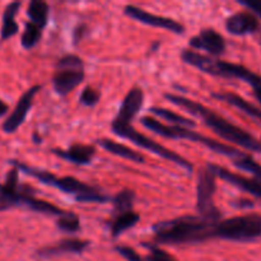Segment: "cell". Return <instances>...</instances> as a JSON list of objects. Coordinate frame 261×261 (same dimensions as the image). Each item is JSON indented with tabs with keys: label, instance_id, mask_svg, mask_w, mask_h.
Wrapping results in <instances>:
<instances>
[{
	"label": "cell",
	"instance_id": "obj_1",
	"mask_svg": "<svg viewBox=\"0 0 261 261\" xmlns=\"http://www.w3.org/2000/svg\"><path fill=\"white\" fill-rule=\"evenodd\" d=\"M165 98L170 101L171 103L176 105V106L188 111L189 114L200 117L206 126L211 127L217 135L223 138L227 142L233 143V144L240 145V147L245 148L247 150H251V152L261 153V143L259 140L255 139L251 134L245 132L244 129L229 122L224 117L219 116L214 111L206 109L203 105L198 103L195 101H191V99L186 98V97L176 96V94L171 93H166Z\"/></svg>",
	"mask_w": 261,
	"mask_h": 261
},
{
	"label": "cell",
	"instance_id": "obj_2",
	"mask_svg": "<svg viewBox=\"0 0 261 261\" xmlns=\"http://www.w3.org/2000/svg\"><path fill=\"white\" fill-rule=\"evenodd\" d=\"M217 223L218 222L206 221L199 216H184L154 224L153 233L158 244H199L213 239Z\"/></svg>",
	"mask_w": 261,
	"mask_h": 261
},
{
	"label": "cell",
	"instance_id": "obj_3",
	"mask_svg": "<svg viewBox=\"0 0 261 261\" xmlns=\"http://www.w3.org/2000/svg\"><path fill=\"white\" fill-rule=\"evenodd\" d=\"M181 59L184 63L199 69L200 71L211 74L214 76H223V78H234L241 79L250 84L254 91L255 97L261 103V76L252 73L250 69L239 64L227 63V61L218 60V59L211 58V56L201 55L191 50H184L181 53Z\"/></svg>",
	"mask_w": 261,
	"mask_h": 261
},
{
	"label": "cell",
	"instance_id": "obj_4",
	"mask_svg": "<svg viewBox=\"0 0 261 261\" xmlns=\"http://www.w3.org/2000/svg\"><path fill=\"white\" fill-rule=\"evenodd\" d=\"M12 165L18 171H23L24 173L32 176V177L41 181L45 185L54 186V188L59 189L63 193L73 195L76 201L99 204L109 201V198L105 194H102L98 189L93 188L91 185H87V184L82 182V181L76 180L74 177H70V176H66V177H56L54 173L48 172V171L38 170V168L31 167V166L25 165V163L17 162V161H12Z\"/></svg>",
	"mask_w": 261,
	"mask_h": 261
},
{
	"label": "cell",
	"instance_id": "obj_5",
	"mask_svg": "<svg viewBox=\"0 0 261 261\" xmlns=\"http://www.w3.org/2000/svg\"><path fill=\"white\" fill-rule=\"evenodd\" d=\"M140 122L147 127L148 130H152L155 134L161 135V137L168 138V139H186L191 140V142L200 143V144L205 145L206 148L212 149L213 152L218 153V154H223L229 157L231 160H234L237 155L240 154V150L233 147L219 143L217 140L211 139L200 135L199 133L193 132L189 127L184 126H175V125H165L163 122H160L158 120L153 119L150 116H144L140 119Z\"/></svg>",
	"mask_w": 261,
	"mask_h": 261
},
{
	"label": "cell",
	"instance_id": "obj_6",
	"mask_svg": "<svg viewBox=\"0 0 261 261\" xmlns=\"http://www.w3.org/2000/svg\"><path fill=\"white\" fill-rule=\"evenodd\" d=\"M213 239L249 242L261 239V216L246 214L222 219L214 227Z\"/></svg>",
	"mask_w": 261,
	"mask_h": 261
},
{
	"label": "cell",
	"instance_id": "obj_7",
	"mask_svg": "<svg viewBox=\"0 0 261 261\" xmlns=\"http://www.w3.org/2000/svg\"><path fill=\"white\" fill-rule=\"evenodd\" d=\"M111 129L112 132H114V134L117 135V137L130 140V142L139 145L143 149L149 150V152L154 153V154L160 155V157L165 158V160H168L171 161V162L176 163V165L181 166V167L185 168L188 172H193V163H190L188 160L181 157L180 154H177V153L173 152V150H170L168 148L161 145L160 143L154 142L153 139L148 138L147 135L139 133L137 129H134V127L132 126V124H122V122H117L112 120Z\"/></svg>",
	"mask_w": 261,
	"mask_h": 261
},
{
	"label": "cell",
	"instance_id": "obj_8",
	"mask_svg": "<svg viewBox=\"0 0 261 261\" xmlns=\"http://www.w3.org/2000/svg\"><path fill=\"white\" fill-rule=\"evenodd\" d=\"M84 81V63L79 56H63L56 64V71L53 76V84L56 93L66 96Z\"/></svg>",
	"mask_w": 261,
	"mask_h": 261
},
{
	"label": "cell",
	"instance_id": "obj_9",
	"mask_svg": "<svg viewBox=\"0 0 261 261\" xmlns=\"http://www.w3.org/2000/svg\"><path fill=\"white\" fill-rule=\"evenodd\" d=\"M216 175L206 165L205 168L199 172L198 185H196V209L199 217L212 222L222 221V213L214 204L217 184Z\"/></svg>",
	"mask_w": 261,
	"mask_h": 261
},
{
	"label": "cell",
	"instance_id": "obj_10",
	"mask_svg": "<svg viewBox=\"0 0 261 261\" xmlns=\"http://www.w3.org/2000/svg\"><path fill=\"white\" fill-rule=\"evenodd\" d=\"M124 13L127 17L133 18V19L143 23V24L150 25V27L163 28V30L177 33V35H181V33H184V31H185V27H184L181 23H178L177 20L172 19V18L152 14V13L145 12L144 9L135 7V5H126L124 9Z\"/></svg>",
	"mask_w": 261,
	"mask_h": 261
},
{
	"label": "cell",
	"instance_id": "obj_11",
	"mask_svg": "<svg viewBox=\"0 0 261 261\" xmlns=\"http://www.w3.org/2000/svg\"><path fill=\"white\" fill-rule=\"evenodd\" d=\"M40 91V86H33L30 89L24 92L22 94L19 99H18V103L15 106V109L13 110L12 114L8 116V119L5 120L4 124H3V130H4L7 134H12L14 133L20 125L24 122L25 117H27L28 112H30L31 107H32L33 98H35L36 94Z\"/></svg>",
	"mask_w": 261,
	"mask_h": 261
},
{
	"label": "cell",
	"instance_id": "obj_12",
	"mask_svg": "<svg viewBox=\"0 0 261 261\" xmlns=\"http://www.w3.org/2000/svg\"><path fill=\"white\" fill-rule=\"evenodd\" d=\"M189 45L195 50L205 51L212 56H219L226 51V41L221 33L217 32L213 28H205L200 31V33L194 36Z\"/></svg>",
	"mask_w": 261,
	"mask_h": 261
},
{
	"label": "cell",
	"instance_id": "obj_13",
	"mask_svg": "<svg viewBox=\"0 0 261 261\" xmlns=\"http://www.w3.org/2000/svg\"><path fill=\"white\" fill-rule=\"evenodd\" d=\"M208 167L211 168L212 172L216 175V177L222 178V180L227 181V182L231 184V185L236 186V188L241 189V190L252 194V195L261 199V185L257 184L255 180H250V178L244 177V176L231 172L229 170L221 167V166L208 165Z\"/></svg>",
	"mask_w": 261,
	"mask_h": 261
},
{
	"label": "cell",
	"instance_id": "obj_14",
	"mask_svg": "<svg viewBox=\"0 0 261 261\" xmlns=\"http://www.w3.org/2000/svg\"><path fill=\"white\" fill-rule=\"evenodd\" d=\"M260 22L256 15L252 13L244 10L236 14L231 15L226 20V28L231 35L234 36H246L255 33L259 28Z\"/></svg>",
	"mask_w": 261,
	"mask_h": 261
},
{
	"label": "cell",
	"instance_id": "obj_15",
	"mask_svg": "<svg viewBox=\"0 0 261 261\" xmlns=\"http://www.w3.org/2000/svg\"><path fill=\"white\" fill-rule=\"evenodd\" d=\"M144 102V93L140 88H132L122 101L119 114L115 117L114 121L122 122V124H132L133 119L140 111Z\"/></svg>",
	"mask_w": 261,
	"mask_h": 261
},
{
	"label": "cell",
	"instance_id": "obj_16",
	"mask_svg": "<svg viewBox=\"0 0 261 261\" xmlns=\"http://www.w3.org/2000/svg\"><path fill=\"white\" fill-rule=\"evenodd\" d=\"M89 242L79 239H65L61 240L53 246H46L38 250L41 257H53L61 254H82L88 247Z\"/></svg>",
	"mask_w": 261,
	"mask_h": 261
},
{
	"label": "cell",
	"instance_id": "obj_17",
	"mask_svg": "<svg viewBox=\"0 0 261 261\" xmlns=\"http://www.w3.org/2000/svg\"><path fill=\"white\" fill-rule=\"evenodd\" d=\"M53 153L63 160L75 163V165H88L96 153V148L93 145L79 144L78 143V144L70 145L69 149L66 150L53 149Z\"/></svg>",
	"mask_w": 261,
	"mask_h": 261
},
{
	"label": "cell",
	"instance_id": "obj_18",
	"mask_svg": "<svg viewBox=\"0 0 261 261\" xmlns=\"http://www.w3.org/2000/svg\"><path fill=\"white\" fill-rule=\"evenodd\" d=\"M212 97L219 99V101L226 102V103L228 105H232L233 107L239 109L240 111L246 114L247 116L261 121V109L254 106V105L250 103V102H247L246 99L240 97L239 94L232 93V92H218V93H212Z\"/></svg>",
	"mask_w": 261,
	"mask_h": 261
},
{
	"label": "cell",
	"instance_id": "obj_19",
	"mask_svg": "<svg viewBox=\"0 0 261 261\" xmlns=\"http://www.w3.org/2000/svg\"><path fill=\"white\" fill-rule=\"evenodd\" d=\"M97 143H98L105 150H107V152L112 153V154L115 155H119V157L121 158H125V160L133 161V162L137 163H144L145 161L142 153L137 152V150L132 149V148L126 147V145L121 144V143H116L114 142V140L110 139H101Z\"/></svg>",
	"mask_w": 261,
	"mask_h": 261
},
{
	"label": "cell",
	"instance_id": "obj_20",
	"mask_svg": "<svg viewBox=\"0 0 261 261\" xmlns=\"http://www.w3.org/2000/svg\"><path fill=\"white\" fill-rule=\"evenodd\" d=\"M20 7V2H13L7 5L3 14V25L2 32H0V40L7 41L8 38L13 37L18 33V24L15 22V14L18 13V9Z\"/></svg>",
	"mask_w": 261,
	"mask_h": 261
},
{
	"label": "cell",
	"instance_id": "obj_21",
	"mask_svg": "<svg viewBox=\"0 0 261 261\" xmlns=\"http://www.w3.org/2000/svg\"><path fill=\"white\" fill-rule=\"evenodd\" d=\"M140 216L135 212H125V213H120L114 216L111 221V234L114 239L121 236V233H124L127 229L133 228L135 224L139 222Z\"/></svg>",
	"mask_w": 261,
	"mask_h": 261
},
{
	"label": "cell",
	"instance_id": "obj_22",
	"mask_svg": "<svg viewBox=\"0 0 261 261\" xmlns=\"http://www.w3.org/2000/svg\"><path fill=\"white\" fill-rule=\"evenodd\" d=\"M27 14L30 17L31 23L43 30L47 24L48 18V4L42 0H32L28 5Z\"/></svg>",
	"mask_w": 261,
	"mask_h": 261
},
{
	"label": "cell",
	"instance_id": "obj_23",
	"mask_svg": "<svg viewBox=\"0 0 261 261\" xmlns=\"http://www.w3.org/2000/svg\"><path fill=\"white\" fill-rule=\"evenodd\" d=\"M152 114L157 115L161 119H163L165 121L171 122V125H175V126H184V127H195V122L193 120L188 119V117L182 116V115H178L176 112L170 111L167 109H163V107H152L149 110Z\"/></svg>",
	"mask_w": 261,
	"mask_h": 261
},
{
	"label": "cell",
	"instance_id": "obj_24",
	"mask_svg": "<svg viewBox=\"0 0 261 261\" xmlns=\"http://www.w3.org/2000/svg\"><path fill=\"white\" fill-rule=\"evenodd\" d=\"M233 165L242 171H246L254 175V180L261 185V165L256 162L251 155L242 153L241 157L233 161Z\"/></svg>",
	"mask_w": 261,
	"mask_h": 261
},
{
	"label": "cell",
	"instance_id": "obj_25",
	"mask_svg": "<svg viewBox=\"0 0 261 261\" xmlns=\"http://www.w3.org/2000/svg\"><path fill=\"white\" fill-rule=\"evenodd\" d=\"M134 199H135V194L133 193L132 190L120 191L119 194H116L114 200H112V204H114V212H112V214L116 216V214L133 211Z\"/></svg>",
	"mask_w": 261,
	"mask_h": 261
},
{
	"label": "cell",
	"instance_id": "obj_26",
	"mask_svg": "<svg viewBox=\"0 0 261 261\" xmlns=\"http://www.w3.org/2000/svg\"><path fill=\"white\" fill-rule=\"evenodd\" d=\"M41 35H42V30L38 28L37 25L33 24V23L27 22L24 25V31H23V35H22V46L24 48H32L35 47L36 45L40 41Z\"/></svg>",
	"mask_w": 261,
	"mask_h": 261
},
{
	"label": "cell",
	"instance_id": "obj_27",
	"mask_svg": "<svg viewBox=\"0 0 261 261\" xmlns=\"http://www.w3.org/2000/svg\"><path fill=\"white\" fill-rule=\"evenodd\" d=\"M56 226L63 232L74 233V232L79 231V228H81V221H79L76 214L71 213V212H65L63 216L58 218Z\"/></svg>",
	"mask_w": 261,
	"mask_h": 261
},
{
	"label": "cell",
	"instance_id": "obj_28",
	"mask_svg": "<svg viewBox=\"0 0 261 261\" xmlns=\"http://www.w3.org/2000/svg\"><path fill=\"white\" fill-rule=\"evenodd\" d=\"M143 246L149 250V254L144 257L145 261H177L172 255H170L167 251L155 246V245L143 244Z\"/></svg>",
	"mask_w": 261,
	"mask_h": 261
},
{
	"label": "cell",
	"instance_id": "obj_29",
	"mask_svg": "<svg viewBox=\"0 0 261 261\" xmlns=\"http://www.w3.org/2000/svg\"><path fill=\"white\" fill-rule=\"evenodd\" d=\"M99 98H101V93L97 89L92 88V87H87L83 89L81 97H79V102L84 106H94L98 103Z\"/></svg>",
	"mask_w": 261,
	"mask_h": 261
},
{
	"label": "cell",
	"instance_id": "obj_30",
	"mask_svg": "<svg viewBox=\"0 0 261 261\" xmlns=\"http://www.w3.org/2000/svg\"><path fill=\"white\" fill-rule=\"evenodd\" d=\"M115 250L127 261H145L144 257L140 256L134 249H132L129 246H122V245H120V246L115 247Z\"/></svg>",
	"mask_w": 261,
	"mask_h": 261
},
{
	"label": "cell",
	"instance_id": "obj_31",
	"mask_svg": "<svg viewBox=\"0 0 261 261\" xmlns=\"http://www.w3.org/2000/svg\"><path fill=\"white\" fill-rule=\"evenodd\" d=\"M239 3L261 18V0H240Z\"/></svg>",
	"mask_w": 261,
	"mask_h": 261
},
{
	"label": "cell",
	"instance_id": "obj_32",
	"mask_svg": "<svg viewBox=\"0 0 261 261\" xmlns=\"http://www.w3.org/2000/svg\"><path fill=\"white\" fill-rule=\"evenodd\" d=\"M8 110H9L8 105L5 103V102L3 101V99H0V117L4 116V115L8 112Z\"/></svg>",
	"mask_w": 261,
	"mask_h": 261
}]
</instances>
